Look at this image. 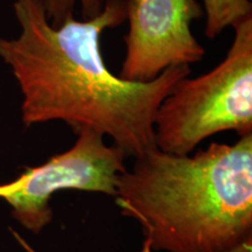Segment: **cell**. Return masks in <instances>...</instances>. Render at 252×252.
<instances>
[{"mask_svg": "<svg viewBox=\"0 0 252 252\" xmlns=\"http://www.w3.org/2000/svg\"><path fill=\"white\" fill-rule=\"evenodd\" d=\"M15 37H0V59L21 94L25 126L61 121L71 130L89 128L112 139L126 157L156 147L158 108L190 65H172L149 82L113 74L102 53V35L126 21L125 0H106L91 19H65L53 26L43 0H14Z\"/></svg>", "mask_w": 252, "mask_h": 252, "instance_id": "6da1fadb", "label": "cell"}, {"mask_svg": "<svg viewBox=\"0 0 252 252\" xmlns=\"http://www.w3.org/2000/svg\"><path fill=\"white\" fill-rule=\"evenodd\" d=\"M134 159L113 197L153 252H230L252 241V134L194 156L154 147Z\"/></svg>", "mask_w": 252, "mask_h": 252, "instance_id": "7a4b0ae2", "label": "cell"}, {"mask_svg": "<svg viewBox=\"0 0 252 252\" xmlns=\"http://www.w3.org/2000/svg\"><path fill=\"white\" fill-rule=\"evenodd\" d=\"M232 28L225 59L207 74L182 78L159 105L154 118L158 150L187 156L220 132L252 134V15Z\"/></svg>", "mask_w": 252, "mask_h": 252, "instance_id": "3957f363", "label": "cell"}, {"mask_svg": "<svg viewBox=\"0 0 252 252\" xmlns=\"http://www.w3.org/2000/svg\"><path fill=\"white\" fill-rule=\"evenodd\" d=\"M70 149L45 163L28 167L17 180L0 185V198L25 228L40 234L53 220L50 200L60 190L94 191L115 196L118 176L126 169V154L108 145L104 135L89 128L78 131Z\"/></svg>", "mask_w": 252, "mask_h": 252, "instance_id": "277c9868", "label": "cell"}, {"mask_svg": "<svg viewBox=\"0 0 252 252\" xmlns=\"http://www.w3.org/2000/svg\"><path fill=\"white\" fill-rule=\"evenodd\" d=\"M125 12L123 80L149 82L172 65L203 60L206 50L191 33L194 21L204 17L198 0H125Z\"/></svg>", "mask_w": 252, "mask_h": 252, "instance_id": "5b68a950", "label": "cell"}, {"mask_svg": "<svg viewBox=\"0 0 252 252\" xmlns=\"http://www.w3.org/2000/svg\"><path fill=\"white\" fill-rule=\"evenodd\" d=\"M203 9L208 39H216L228 27H234L252 15L250 0H203Z\"/></svg>", "mask_w": 252, "mask_h": 252, "instance_id": "8992f818", "label": "cell"}, {"mask_svg": "<svg viewBox=\"0 0 252 252\" xmlns=\"http://www.w3.org/2000/svg\"><path fill=\"white\" fill-rule=\"evenodd\" d=\"M106 0H43L46 13L53 26H60L65 19L74 17L75 9L81 11L82 19H91L98 15Z\"/></svg>", "mask_w": 252, "mask_h": 252, "instance_id": "52a82bcc", "label": "cell"}, {"mask_svg": "<svg viewBox=\"0 0 252 252\" xmlns=\"http://www.w3.org/2000/svg\"><path fill=\"white\" fill-rule=\"evenodd\" d=\"M14 236H15V238H17L19 241V243L23 245V247L26 249L28 252H35L18 234H14ZM140 252H153L152 249H151V245L149 243V241H146V239H144L143 248H141ZM230 252H252V241H249V242H247V243L242 244L241 247H238L237 249H235V250H232Z\"/></svg>", "mask_w": 252, "mask_h": 252, "instance_id": "ba28073f", "label": "cell"}]
</instances>
